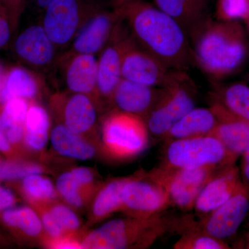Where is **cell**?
<instances>
[{
  "label": "cell",
  "instance_id": "1",
  "mask_svg": "<svg viewBox=\"0 0 249 249\" xmlns=\"http://www.w3.org/2000/svg\"><path fill=\"white\" fill-rule=\"evenodd\" d=\"M123 8L124 22L140 47L171 70L188 68L191 48L176 19L142 0H127Z\"/></svg>",
  "mask_w": 249,
  "mask_h": 249
},
{
  "label": "cell",
  "instance_id": "2",
  "mask_svg": "<svg viewBox=\"0 0 249 249\" xmlns=\"http://www.w3.org/2000/svg\"><path fill=\"white\" fill-rule=\"evenodd\" d=\"M192 55L198 67L211 78L222 79L237 71L249 56L245 31L237 21L207 19L190 32Z\"/></svg>",
  "mask_w": 249,
  "mask_h": 249
},
{
  "label": "cell",
  "instance_id": "3",
  "mask_svg": "<svg viewBox=\"0 0 249 249\" xmlns=\"http://www.w3.org/2000/svg\"><path fill=\"white\" fill-rule=\"evenodd\" d=\"M171 227L172 219L162 214L113 219L88 234L81 242V249H147Z\"/></svg>",
  "mask_w": 249,
  "mask_h": 249
},
{
  "label": "cell",
  "instance_id": "4",
  "mask_svg": "<svg viewBox=\"0 0 249 249\" xmlns=\"http://www.w3.org/2000/svg\"><path fill=\"white\" fill-rule=\"evenodd\" d=\"M110 6H116L107 0H53L42 13L41 24L58 50L66 51L87 23Z\"/></svg>",
  "mask_w": 249,
  "mask_h": 249
},
{
  "label": "cell",
  "instance_id": "5",
  "mask_svg": "<svg viewBox=\"0 0 249 249\" xmlns=\"http://www.w3.org/2000/svg\"><path fill=\"white\" fill-rule=\"evenodd\" d=\"M194 82L182 70H173L163 87L158 102L145 118L149 133L163 138L187 113L196 107Z\"/></svg>",
  "mask_w": 249,
  "mask_h": 249
},
{
  "label": "cell",
  "instance_id": "6",
  "mask_svg": "<svg viewBox=\"0 0 249 249\" xmlns=\"http://www.w3.org/2000/svg\"><path fill=\"white\" fill-rule=\"evenodd\" d=\"M235 160L217 139L204 136L167 142L160 166L173 169L222 168L235 164Z\"/></svg>",
  "mask_w": 249,
  "mask_h": 249
},
{
  "label": "cell",
  "instance_id": "7",
  "mask_svg": "<svg viewBox=\"0 0 249 249\" xmlns=\"http://www.w3.org/2000/svg\"><path fill=\"white\" fill-rule=\"evenodd\" d=\"M102 137L105 150L117 160L137 157L149 142L145 119L118 109L111 111L103 121Z\"/></svg>",
  "mask_w": 249,
  "mask_h": 249
},
{
  "label": "cell",
  "instance_id": "8",
  "mask_svg": "<svg viewBox=\"0 0 249 249\" xmlns=\"http://www.w3.org/2000/svg\"><path fill=\"white\" fill-rule=\"evenodd\" d=\"M249 213V192L243 186L227 202L199 221L189 217L176 219L175 229L179 232L195 229L224 241L235 235Z\"/></svg>",
  "mask_w": 249,
  "mask_h": 249
},
{
  "label": "cell",
  "instance_id": "9",
  "mask_svg": "<svg viewBox=\"0 0 249 249\" xmlns=\"http://www.w3.org/2000/svg\"><path fill=\"white\" fill-rule=\"evenodd\" d=\"M122 201L121 211L135 217L159 215L172 206L168 192L151 171L128 178L123 188Z\"/></svg>",
  "mask_w": 249,
  "mask_h": 249
},
{
  "label": "cell",
  "instance_id": "10",
  "mask_svg": "<svg viewBox=\"0 0 249 249\" xmlns=\"http://www.w3.org/2000/svg\"><path fill=\"white\" fill-rule=\"evenodd\" d=\"M219 168L209 166L173 169L160 166L151 172L168 192L171 206L188 211L193 209L201 190Z\"/></svg>",
  "mask_w": 249,
  "mask_h": 249
},
{
  "label": "cell",
  "instance_id": "11",
  "mask_svg": "<svg viewBox=\"0 0 249 249\" xmlns=\"http://www.w3.org/2000/svg\"><path fill=\"white\" fill-rule=\"evenodd\" d=\"M124 21L123 4L103 9L85 24L67 50L75 53L100 54Z\"/></svg>",
  "mask_w": 249,
  "mask_h": 249
},
{
  "label": "cell",
  "instance_id": "12",
  "mask_svg": "<svg viewBox=\"0 0 249 249\" xmlns=\"http://www.w3.org/2000/svg\"><path fill=\"white\" fill-rule=\"evenodd\" d=\"M53 67L58 69L67 91L88 95L98 106V58L96 55L72 53L66 50L59 55Z\"/></svg>",
  "mask_w": 249,
  "mask_h": 249
},
{
  "label": "cell",
  "instance_id": "13",
  "mask_svg": "<svg viewBox=\"0 0 249 249\" xmlns=\"http://www.w3.org/2000/svg\"><path fill=\"white\" fill-rule=\"evenodd\" d=\"M124 21L117 28L98 58L97 91L101 99L112 100L113 94L122 79L121 67L124 51L132 40Z\"/></svg>",
  "mask_w": 249,
  "mask_h": 249
},
{
  "label": "cell",
  "instance_id": "14",
  "mask_svg": "<svg viewBox=\"0 0 249 249\" xmlns=\"http://www.w3.org/2000/svg\"><path fill=\"white\" fill-rule=\"evenodd\" d=\"M173 70L140 47L133 37L124 51L121 67L124 79L151 88H161Z\"/></svg>",
  "mask_w": 249,
  "mask_h": 249
},
{
  "label": "cell",
  "instance_id": "15",
  "mask_svg": "<svg viewBox=\"0 0 249 249\" xmlns=\"http://www.w3.org/2000/svg\"><path fill=\"white\" fill-rule=\"evenodd\" d=\"M14 49L21 60L39 73L51 71L60 55L42 24L21 32L15 41Z\"/></svg>",
  "mask_w": 249,
  "mask_h": 249
},
{
  "label": "cell",
  "instance_id": "16",
  "mask_svg": "<svg viewBox=\"0 0 249 249\" xmlns=\"http://www.w3.org/2000/svg\"><path fill=\"white\" fill-rule=\"evenodd\" d=\"M53 110L66 127L75 133L88 134L97 123V105L83 93L70 91L55 93L51 98Z\"/></svg>",
  "mask_w": 249,
  "mask_h": 249
},
{
  "label": "cell",
  "instance_id": "17",
  "mask_svg": "<svg viewBox=\"0 0 249 249\" xmlns=\"http://www.w3.org/2000/svg\"><path fill=\"white\" fill-rule=\"evenodd\" d=\"M242 186L240 169L235 164L219 168L201 190L193 209L199 218L204 217L227 202Z\"/></svg>",
  "mask_w": 249,
  "mask_h": 249
},
{
  "label": "cell",
  "instance_id": "18",
  "mask_svg": "<svg viewBox=\"0 0 249 249\" xmlns=\"http://www.w3.org/2000/svg\"><path fill=\"white\" fill-rule=\"evenodd\" d=\"M160 93L161 88L145 86L122 78L113 94L111 103L118 110L145 119L158 102Z\"/></svg>",
  "mask_w": 249,
  "mask_h": 249
},
{
  "label": "cell",
  "instance_id": "19",
  "mask_svg": "<svg viewBox=\"0 0 249 249\" xmlns=\"http://www.w3.org/2000/svg\"><path fill=\"white\" fill-rule=\"evenodd\" d=\"M210 107L218 119L217 126L210 136L217 139L237 160L249 147V123L231 115L215 103H211Z\"/></svg>",
  "mask_w": 249,
  "mask_h": 249
},
{
  "label": "cell",
  "instance_id": "20",
  "mask_svg": "<svg viewBox=\"0 0 249 249\" xmlns=\"http://www.w3.org/2000/svg\"><path fill=\"white\" fill-rule=\"evenodd\" d=\"M218 124L217 116L209 108H193L165 134L166 142L210 136Z\"/></svg>",
  "mask_w": 249,
  "mask_h": 249
},
{
  "label": "cell",
  "instance_id": "21",
  "mask_svg": "<svg viewBox=\"0 0 249 249\" xmlns=\"http://www.w3.org/2000/svg\"><path fill=\"white\" fill-rule=\"evenodd\" d=\"M44 88L40 73L16 67L6 72L4 89L0 95V103L4 105L15 98L33 100L40 94Z\"/></svg>",
  "mask_w": 249,
  "mask_h": 249
},
{
  "label": "cell",
  "instance_id": "22",
  "mask_svg": "<svg viewBox=\"0 0 249 249\" xmlns=\"http://www.w3.org/2000/svg\"><path fill=\"white\" fill-rule=\"evenodd\" d=\"M156 6L170 15L191 32L207 19L209 0H154Z\"/></svg>",
  "mask_w": 249,
  "mask_h": 249
},
{
  "label": "cell",
  "instance_id": "23",
  "mask_svg": "<svg viewBox=\"0 0 249 249\" xmlns=\"http://www.w3.org/2000/svg\"><path fill=\"white\" fill-rule=\"evenodd\" d=\"M51 141L55 151L65 157L88 160L96 153L93 145L85 141L82 135L75 133L63 124L54 127Z\"/></svg>",
  "mask_w": 249,
  "mask_h": 249
},
{
  "label": "cell",
  "instance_id": "24",
  "mask_svg": "<svg viewBox=\"0 0 249 249\" xmlns=\"http://www.w3.org/2000/svg\"><path fill=\"white\" fill-rule=\"evenodd\" d=\"M49 128L48 112L38 103H30L24 124V139L27 146L35 151L45 148L49 140Z\"/></svg>",
  "mask_w": 249,
  "mask_h": 249
},
{
  "label": "cell",
  "instance_id": "25",
  "mask_svg": "<svg viewBox=\"0 0 249 249\" xmlns=\"http://www.w3.org/2000/svg\"><path fill=\"white\" fill-rule=\"evenodd\" d=\"M29 104L27 100L15 98L4 104L0 124L11 144H18L24 137V124Z\"/></svg>",
  "mask_w": 249,
  "mask_h": 249
},
{
  "label": "cell",
  "instance_id": "26",
  "mask_svg": "<svg viewBox=\"0 0 249 249\" xmlns=\"http://www.w3.org/2000/svg\"><path fill=\"white\" fill-rule=\"evenodd\" d=\"M231 115L249 123V87L235 83L214 93L213 102Z\"/></svg>",
  "mask_w": 249,
  "mask_h": 249
},
{
  "label": "cell",
  "instance_id": "27",
  "mask_svg": "<svg viewBox=\"0 0 249 249\" xmlns=\"http://www.w3.org/2000/svg\"><path fill=\"white\" fill-rule=\"evenodd\" d=\"M129 178L111 180L98 192L92 206L94 220L101 221L122 210V191Z\"/></svg>",
  "mask_w": 249,
  "mask_h": 249
},
{
  "label": "cell",
  "instance_id": "28",
  "mask_svg": "<svg viewBox=\"0 0 249 249\" xmlns=\"http://www.w3.org/2000/svg\"><path fill=\"white\" fill-rule=\"evenodd\" d=\"M6 225L19 229L27 235L36 237L42 230V223L34 210L28 207L8 209L2 214Z\"/></svg>",
  "mask_w": 249,
  "mask_h": 249
},
{
  "label": "cell",
  "instance_id": "29",
  "mask_svg": "<svg viewBox=\"0 0 249 249\" xmlns=\"http://www.w3.org/2000/svg\"><path fill=\"white\" fill-rule=\"evenodd\" d=\"M22 189L29 200L40 206L51 202L56 197L53 183L40 174L23 178Z\"/></svg>",
  "mask_w": 249,
  "mask_h": 249
},
{
  "label": "cell",
  "instance_id": "30",
  "mask_svg": "<svg viewBox=\"0 0 249 249\" xmlns=\"http://www.w3.org/2000/svg\"><path fill=\"white\" fill-rule=\"evenodd\" d=\"M181 237L175 245V249H230L224 241L195 229H183Z\"/></svg>",
  "mask_w": 249,
  "mask_h": 249
},
{
  "label": "cell",
  "instance_id": "31",
  "mask_svg": "<svg viewBox=\"0 0 249 249\" xmlns=\"http://www.w3.org/2000/svg\"><path fill=\"white\" fill-rule=\"evenodd\" d=\"M57 190L70 206L81 208L89 191L72 175L71 171L63 173L57 180Z\"/></svg>",
  "mask_w": 249,
  "mask_h": 249
},
{
  "label": "cell",
  "instance_id": "32",
  "mask_svg": "<svg viewBox=\"0 0 249 249\" xmlns=\"http://www.w3.org/2000/svg\"><path fill=\"white\" fill-rule=\"evenodd\" d=\"M217 20L234 22L249 16V0H218L216 8Z\"/></svg>",
  "mask_w": 249,
  "mask_h": 249
},
{
  "label": "cell",
  "instance_id": "33",
  "mask_svg": "<svg viewBox=\"0 0 249 249\" xmlns=\"http://www.w3.org/2000/svg\"><path fill=\"white\" fill-rule=\"evenodd\" d=\"M43 172V168L36 163L0 160V181L18 179Z\"/></svg>",
  "mask_w": 249,
  "mask_h": 249
},
{
  "label": "cell",
  "instance_id": "34",
  "mask_svg": "<svg viewBox=\"0 0 249 249\" xmlns=\"http://www.w3.org/2000/svg\"><path fill=\"white\" fill-rule=\"evenodd\" d=\"M65 233H72L78 230L80 224L76 213L67 206L55 204L49 209Z\"/></svg>",
  "mask_w": 249,
  "mask_h": 249
},
{
  "label": "cell",
  "instance_id": "35",
  "mask_svg": "<svg viewBox=\"0 0 249 249\" xmlns=\"http://www.w3.org/2000/svg\"><path fill=\"white\" fill-rule=\"evenodd\" d=\"M40 219L42 226L48 234L49 238H58L66 234L51 213L49 210L42 211Z\"/></svg>",
  "mask_w": 249,
  "mask_h": 249
},
{
  "label": "cell",
  "instance_id": "36",
  "mask_svg": "<svg viewBox=\"0 0 249 249\" xmlns=\"http://www.w3.org/2000/svg\"><path fill=\"white\" fill-rule=\"evenodd\" d=\"M45 243L47 247L52 249H81V243L71 235H64L55 239L47 237Z\"/></svg>",
  "mask_w": 249,
  "mask_h": 249
},
{
  "label": "cell",
  "instance_id": "37",
  "mask_svg": "<svg viewBox=\"0 0 249 249\" xmlns=\"http://www.w3.org/2000/svg\"><path fill=\"white\" fill-rule=\"evenodd\" d=\"M11 34V22L7 11L0 5V49L9 41Z\"/></svg>",
  "mask_w": 249,
  "mask_h": 249
},
{
  "label": "cell",
  "instance_id": "38",
  "mask_svg": "<svg viewBox=\"0 0 249 249\" xmlns=\"http://www.w3.org/2000/svg\"><path fill=\"white\" fill-rule=\"evenodd\" d=\"M27 1L28 0H0V5L7 11L11 22H16Z\"/></svg>",
  "mask_w": 249,
  "mask_h": 249
},
{
  "label": "cell",
  "instance_id": "39",
  "mask_svg": "<svg viewBox=\"0 0 249 249\" xmlns=\"http://www.w3.org/2000/svg\"><path fill=\"white\" fill-rule=\"evenodd\" d=\"M71 173L85 188L90 191L93 182V175L91 170L84 167H80L72 170Z\"/></svg>",
  "mask_w": 249,
  "mask_h": 249
},
{
  "label": "cell",
  "instance_id": "40",
  "mask_svg": "<svg viewBox=\"0 0 249 249\" xmlns=\"http://www.w3.org/2000/svg\"><path fill=\"white\" fill-rule=\"evenodd\" d=\"M240 175L241 181L246 189L249 192V147L242 155Z\"/></svg>",
  "mask_w": 249,
  "mask_h": 249
},
{
  "label": "cell",
  "instance_id": "41",
  "mask_svg": "<svg viewBox=\"0 0 249 249\" xmlns=\"http://www.w3.org/2000/svg\"><path fill=\"white\" fill-rule=\"evenodd\" d=\"M16 201L14 195L9 190L0 186V211L12 207Z\"/></svg>",
  "mask_w": 249,
  "mask_h": 249
},
{
  "label": "cell",
  "instance_id": "42",
  "mask_svg": "<svg viewBox=\"0 0 249 249\" xmlns=\"http://www.w3.org/2000/svg\"><path fill=\"white\" fill-rule=\"evenodd\" d=\"M52 1L53 0H28L27 3L31 5L36 12L42 14Z\"/></svg>",
  "mask_w": 249,
  "mask_h": 249
},
{
  "label": "cell",
  "instance_id": "43",
  "mask_svg": "<svg viewBox=\"0 0 249 249\" xmlns=\"http://www.w3.org/2000/svg\"><path fill=\"white\" fill-rule=\"evenodd\" d=\"M11 150V145L6 135H5L4 130L1 127L0 124V151L4 153H9Z\"/></svg>",
  "mask_w": 249,
  "mask_h": 249
},
{
  "label": "cell",
  "instance_id": "44",
  "mask_svg": "<svg viewBox=\"0 0 249 249\" xmlns=\"http://www.w3.org/2000/svg\"><path fill=\"white\" fill-rule=\"evenodd\" d=\"M107 1L110 4L116 6L124 4L127 0H107Z\"/></svg>",
  "mask_w": 249,
  "mask_h": 249
},
{
  "label": "cell",
  "instance_id": "45",
  "mask_svg": "<svg viewBox=\"0 0 249 249\" xmlns=\"http://www.w3.org/2000/svg\"><path fill=\"white\" fill-rule=\"evenodd\" d=\"M245 248L249 249V234L247 236V242H246Z\"/></svg>",
  "mask_w": 249,
  "mask_h": 249
},
{
  "label": "cell",
  "instance_id": "46",
  "mask_svg": "<svg viewBox=\"0 0 249 249\" xmlns=\"http://www.w3.org/2000/svg\"><path fill=\"white\" fill-rule=\"evenodd\" d=\"M246 22H247V27H248V29H249V16L248 17V18H247V19H246Z\"/></svg>",
  "mask_w": 249,
  "mask_h": 249
}]
</instances>
